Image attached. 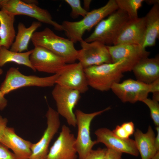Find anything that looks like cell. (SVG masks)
Listing matches in <instances>:
<instances>
[{"label":"cell","mask_w":159,"mask_h":159,"mask_svg":"<svg viewBox=\"0 0 159 159\" xmlns=\"http://www.w3.org/2000/svg\"><path fill=\"white\" fill-rule=\"evenodd\" d=\"M4 95L0 91V110H3L6 107L7 104V101L4 97Z\"/></svg>","instance_id":"cell-34"},{"label":"cell","mask_w":159,"mask_h":159,"mask_svg":"<svg viewBox=\"0 0 159 159\" xmlns=\"http://www.w3.org/2000/svg\"><path fill=\"white\" fill-rule=\"evenodd\" d=\"M156 129L157 134L155 137V145L157 150L159 151V126H156Z\"/></svg>","instance_id":"cell-35"},{"label":"cell","mask_w":159,"mask_h":159,"mask_svg":"<svg viewBox=\"0 0 159 159\" xmlns=\"http://www.w3.org/2000/svg\"><path fill=\"white\" fill-rule=\"evenodd\" d=\"M95 134L97 137L96 140L97 143H102L105 145L107 148L135 156L139 155L135 140H133L130 138L123 139L120 138L116 136L112 131L104 127L97 130Z\"/></svg>","instance_id":"cell-15"},{"label":"cell","mask_w":159,"mask_h":159,"mask_svg":"<svg viewBox=\"0 0 159 159\" xmlns=\"http://www.w3.org/2000/svg\"><path fill=\"white\" fill-rule=\"evenodd\" d=\"M75 140L69 128L63 125L58 137L49 150L47 159H77Z\"/></svg>","instance_id":"cell-14"},{"label":"cell","mask_w":159,"mask_h":159,"mask_svg":"<svg viewBox=\"0 0 159 159\" xmlns=\"http://www.w3.org/2000/svg\"><path fill=\"white\" fill-rule=\"evenodd\" d=\"M144 1L143 0H115L118 9L125 12L129 19L138 17V10Z\"/></svg>","instance_id":"cell-25"},{"label":"cell","mask_w":159,"mask_h":159,"mask_svg":"<svg viewBox=\"0 0 159 159\" xmlns=\"http://www.w3.org/2000/svg\"><path fill=\"white\" fill-rule=\"evenodd\" d=\"M29 59L35 71L58 74L66 63L62 57L41 47L35 46Z\"/></svg>","instance_id":"cell-13"},{"label":"cell","mask_w":159,"mask_h":159,"mask_svg":"<svg viewBox=\"0 0 159 159\" xmlns=\"http://www.w3.org/2000/svg\"><path fill=\"white\" fill-rule=\"evenodd\" d=\"M111 89L122 102L133 103L142 102L150 92H159V85L156 82L148 84L130 79L114 83Z\"/></svg>","instance_id":"cell-6"},{"label":"cell","mask_w":159,"mask_h":159,"mask_svg":"<svg viewBox=\"0 0 159 159\" xmlns=\"http://www.w3.org/2000/svg\"><path fill=\"white\" fill-rule=\"evenodd\" d=\"M112 131L116 136L120 138L123 139L130 138V136L121 125H117Z\"/></svg>","instance_id":"cell-31"},{"label":"cell","mask_w":159,"mask_h":159,"mask_svg":"<svg viewBox=\"0 0 159 159\" xmlns=\"http://www.w3.org/2000/svg\"><path fill=\"white\" fill-rule=\"evenodd\" d=\"M8 120L0 115V141L2 139L5 131L7 127Z\"/></svg>","instance_id":"cell-33"},{"label":"cell","mask_w":159,"mask_h":159,"mask_svg":"<svg viewBox=\"0 0 159 159\" xmlns=\"http://www.w3.org/2000/svg\"><path fill=\"white\" fill-rule=\"evenodd\" d=\"M91 1H92L90 0H84L83 8L87 11L90 8V5Z\"/></svg>","instance_id":"cell-36"},{"label":"cell","mask_w":159,"mask_h":159,"mask_svg":"<svg viewBox=\"0 0 159 159\" xmlns=\"http://www.w3.org/2000/svg\"><path fill=\"white\" fill-rule=\"evenodd\" d=\"M88 86L101 91L111 89L119 83L124 72L131 71L129 63L125 59L116 62L92 66L84 69Z\"/></svg>","instance_id":"cell-1"},{"label":"cell","mask_w":159,"mask_h":159,"mask_svg":"<svg viewBox=\"0 0 159 159\" xmlns=\"http://www.w3.org/2000/svg\"><path fill=\"white\" fill-rule=\"evenodd\" d=\"M0 159H15L13 153L0 142Z\"/></svg>","instance_id":"cell-29"},{"label":"cell","mask_w":159,"mask_h":159,"mask_svg":"<svg viewBox=\"0 0 159 159\" xmlns=\"http://www.w3.org/2000/svg\"><path fill=\"white\" fill-rule=\"evenodd\" d=\"M133 71L137 80L150 84L159 79V57H148L140 60L134 66Z\"/></svg>","instance_id":"cell-19"},{"label":"cell","mask_w":159,"mask_h":159,"mask_svg":"<svg viewBox=\"0 0 159 159\" xmlns=\"http://www.w3.org/2000/svg\"><path fill=\"white\" fill-rule=\"evenodd\" d=\"M84 68L79 62L66 64L58 74L56 84L83 93L88 89Z\"/></svg>","instance_id":"cell-12"},{"label":"cell","mask_w":159,"mask_h":159,"mask_svg":"<svg viewBox=\"0 0 159 159\" xmlns=\"http://www.w3.org/2000/svg\"><path fill=\"white\" fill-rule=\"evenodd\" d=\"M122 154L113 149L107 148L103 159H121Z\"/></svg>","instance_id":"cell-30"},{"label":"cell","mask_w":159,"mask_h":159,"mask_svg":"<svg viewBox=\"0 0 159 159\" xmlns=\"http://www.w3.org/2000/svg\"><path fill=\"white\" fill-rule=\"evenodd\" d=\"M46 117L47 128L40 140L32 144L29 159H47L50 143L60 127L59 115L57 111L49 106Z\"/></svg>","instance_id":"cell-11"},{"label":"cell","mask_w":159,"mask_h":159,"mask_svg":"<svg viewBox=\"0 0 159 159\" xmlns=\"http://www.w3.org/2000/svg\"><path fill=\"white\" fill-rule=\"evenodd\" d=\"M33 49L25 52H16L9 50L4 47H0V67L9 62L23 65L36 71L31 64L29 57Z\"/></svg>","instance_id":"cell-24"},{"label":"cell","mask_w":159,"mask_h":159,"mask_svg":"<svg viewBox=\"0 0 159 159\" xmlns=\"http://www.w3.org/2000/svg\"><path fill=\"white\" fill-rule=\"evenodd\" d=\"M0 8L1 10L15 16H28L36 19L40 23L52 26L56 30H63L62 25L53 20L47 10L40 7L37 5L27 3L21 0H1Z\"/></svg>","instance_id":"cell-8"},{"label":"cell","mask_w":159,"mask_h":159,"mask_svg":"<svg viewBox=\"0 0 159 159\" xmlns=\"http://www.w3.org/2000/svg\"><path fill=\"white\" fill-rule=\"evenodd\" d=\"M15 15L4 10H0V47L9 49L16 37L14 26Z\"/></svg>","instance_id":"cell-23"},{"label":"cell","mask_w":159,"mask_h":159,"mask_svg":"<svg viewBox=\"0 0 159 159\" xmlns=\"http://www.w3.org/2000/svg\"><path fill=\"white\" fill-rule=\"evenodd\" d=\"M158 102L153 99L146 98L142 102L149 108L150 116L156 126L159 125V104Z\"/></svg>","instance_id":"cell-26"},{"label":"cell","mask_w":159,"mask_h":159,"mask_svg":"<svg viewBox=\"0 0 159 159\" xmlns=\"http://www.w3.org/2000/svg\"><path fill=\"white\" fill-rule=\"evenodd\" d=\"M34 47H43L62 57L66 63H74L77 60V50L74 43L68 39L59 36L50 28L35 32L31 39Z\"/></svg>","instance_id":"cell-3"},{"label":"cell","mask_w":159,"mask_h":159,"mask_svg":"<svg viewBox=\"0 0 159 159\" xmlns=\"http://www.w3.org/2000/svg\"><path fill=\"white\" fill-rule=\"evenodd\" d=\"M25 2L30 4H35L37 5L38 1L36 0H29L23 1Z\"/></svg>","instance_id":"cell-37"},{"label":"cell","mask_w":159,"mask_h":159,"mask_svg":"<svg viewBox=\"0 0 159 159\" xmlns=\"http://www.w3.org/2000/svg\"><path fill=\"white\" fill-rule=\"evenodd\" d=\"M58 74L44 77L26 75L18 68L11 67L7 72L5 78L0 87V91L4 95L19 88L30 86L51 87L56 83Z\"/></svg>","instance_id":"cell-5"},{"label":"cell","mask_w":159,"mask_h":159,"mask_svg":"<svg viewBox=\"0 0 159 159\" xmlns=\"http://www.w3.org/2000/svg\"><path fill=\"white\" fill-rule=\"evenodd\" d=\"M151 159H159V151H157Z\"/></svg>","instance_id":"cell-39"},{"label":"cell","mask_w":159,"mask_h":159,"mask_svg":"<svg viewBox=\"0 0 159 159\" xmlns=\"http://www.w3.org/2000/svg\"><path fill=\"white\" fill-rule=\"evenodd\" d=\"M135 141L141 159H151L158 151L155 147V133L149 126L147 132L137 129L134 133Z\"/></svg>","instance_id":"cell-21"},{"label":"cell","mask_w":159,"mask_h":159,"mask_svg":"<svg viewBox=\"0 0 159 159\" xmlns=\"http://www.w3.org/2000/svg\"><path fill=\"white\" fill-rule=\"evenodd\" d=\"M41 26V23L35 21L29 27H26L23 23L20 22L18 25V32L15 40L11 46L10 50L19 52L28 51L29 42L33 34Z\"/></svg>","instance_id":"cell-22"},{"label":"cell","mask_w":159,"mask_h":159,"mask_svg":"<svg viewBox=\"0 0 159 159\" xmlns=\"http://www.w3.org/2000/svg\"><path fill=\"white\" fill-rule=\"evenodd\" d=\"M146 2L148 4H153V5L159 3V0H146Z\"/></svg>","instance_id":"cell-38"},{"label":"cell","mask_w":159,"mask_h":159,"mask_svg":"<svg viewBox=\"0 0 159 159\" xmlns=\"http://www.w3.org/2000/svg\"><path fill=\"white\" fill-rule=\"evenodd\" d=\"M0 142L13 151L15 159H29L32 143L17 135L13 128L7 127Z\"/></svg>","instance_id":"cell-18"},{"label":"cell","mask_w":159,"mask_h":159,"mask_svg":"<svg viewBox=\"0 0 159 159\" xmlns=\"http://www.w3.org/2000/svg\"><path fill=\"white\" fill-rule=\"evenodd\" d=\"M78 91L56 84L52 94L57 107V112L64 117L68 124L75 127L76 120L74 109L80 98Z\"/></svg>","instance_id":"cell-9"},{"label":"cell","mask_w":159,"mask_h":159,"mask_svg":"<svg viewBox=\"0 0 159 159\" xmlns=\"http://www.w3.org/2000/svg\"><path fill=\"white\" fill-rule=\"evenodd\" d=\"M129 20L127 14L118 9L108 18L100 21L93 32L84 40L87 42L97 41L106 46L113 44Z\"/></svg>","instance_id":"cell-4"},{"label":"cell","mask_w":159,"mask_h":159,"mask_svg":"<svg viewBox=\"0 0 159 159\" xmlns=\"http://www.w3.org/2000/svg\"><path fill=\"white\" fill-rule=\"evenodd\" d=\"M65 1L71 8V15L72 18H75L79 16L84 17L88 12L82 7L80 0H65Z\"/></svg>","instance_id":"cell-27"},{"label":"cell","mask_w":159,"mask_h":159,"mask_svg":"<svg viewBox=\"0 0 159 159\" xmlns=\"http://www.w3.org/2000/svg\"><path fill=\"white\" fill-rule=\"evenodd\" d=\"M118 9L115 0H110L103 6L88 12L77 21H64L61 24L68 39L74 43L80 42L86 31L90 30L105 17Z\"/></svg>","instance_id":"cell-2"},{"label":"cell","mask_w":159,"mask_h":159,"mask_svg":"<svg viewBox=\"0 0 159 159\" xmlns=\"http://www.w3.org/2000/svg\"><path fill=\"white\" fill-rule=\"evenodd\" d=\"M110 109L109 107L91 113H86L80 110H75L74 113L78 127L75 146L79 159H85L93 146L97 143L96 140H92L90 137V126L92 121L96 116Z\"/></svg>","instance_id":"cell-7"},{"label":"cell","mask_w":159,"mask_h":159,"mask_svg":"<svg viewBox=\"0 0 159 159\" xmlns=\"http://www.w3.org/2000/svg\"><path fill=\"white\" fill-rule=\"evenodd\" d=\"M1 0H0V3L1 1Z\"/></svg>","instance_id":"cell-41"},{"label":"cell","mask_w":159,"mask_h":159,"mask_svg":"<svg viewBox=\"0 0 159 159\" xmlns=\"http://www.w3.org/2000/svg\"><path fill=\"white\" fill-rule=\"evenodd\" d=\"M145 31L141 46L143 48L155 45L159 36V4L153 6L144 17Z\"/></svg>","instance_id":"cell-20"},{"label":"cell","mask_w":159,"mask_h":159,"mask_svg":"<svg viewBox=\"0 0 159 159\" xmlns=\"http://www.w3.org/2000/svg\"><path fill=\"white\" fill-rule=\"evenodd\" d=\"M3 72L2 69L0 67V75L2 74Z\"/></svg>","instance_id":"cell-40"},{"label":"cell","mask_w":159,"mask_h":159,"mask_svg":"<svg viewBox=\"0 0 159 159\" xmlns=\"http://www.w3.org/2000/svg\"><path fill=\"white\" fill-rule=\"evenodd\" d=\"M107 148H98L92 150L89 153L85 159H103Z\"/></svg>","instance_id":"cell-28"},{"label":"cell","mask_w":159,"mask_h":159,"mask_svg":"<svg viewBox=\"0 0 159 159\" xmlns=\"http://www.w3.org/2000/svg\"><path fill=\"white\" fill-rule=\"evenodd\" d=\"M81 49L77 50V60L84 69L94 65L112 63L107 46L98 42H80Z\"/></svg>","instance_id":"cell-10"},{"label":"cell","mask_w":159,"mask_h":159,"mask_svg":"<svg viewBox=\"0 0 159 159\" xmlns=\"http://www.w3.org/2000/svg\"><path fill=\"white\" fill-rule=\"evenodd\" d=\"M145 31L144 17L129 19L122 29L113 44H133L141 46Z\"/></svg>","instance_id":"cell-16"},{"label":"cell","mask_w":159,"mask_h":159,"mask_svg":"<svg viewBox=\"0 0 159 159\" xmlns=\"http://www.w3.org/2000/svg\"><path fill=\"white\" fill-rule=\"evenodd\" d=\"M107 46L112 63L125 59L133 67L140 60L148 57L150 54V52L138 45L123 44Z\"/></svg>","instance_id":"cell-17"},{"label":"cell","mask_w":159,"mask_h":159,"mask_svg":"<svg viewBox=\"0 0 159 159\" xmlns=\"http://www.w3.org/2000/svg\"><path fill=\"white\" fill-rule=\"evenodd\" d=\"M121 126L130 136L134 134L135 132V126L132 122H124L122 124Z\"/></svg>","instance_id":"cell-32"}]
</instances>
